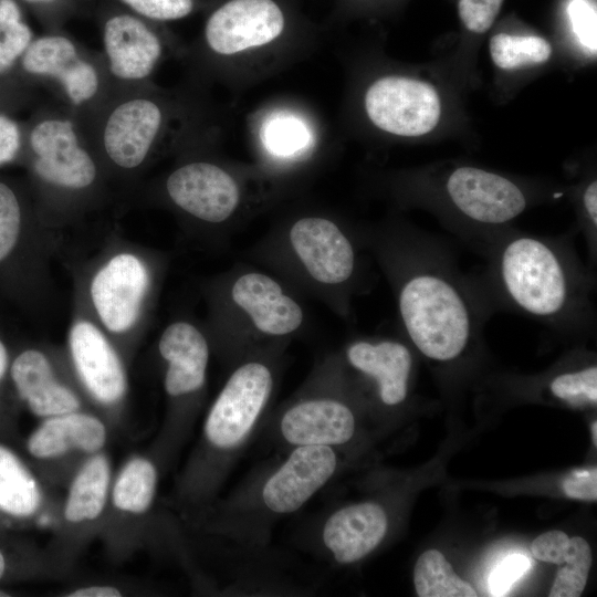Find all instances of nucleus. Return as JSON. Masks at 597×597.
<instances>
[{
  "mask_svg": "<svg viewBox=\"0 0 597 597\" xmlns=\"http://www.w3.org/2000/svg\"><path fill=\"white\" fill-rule=\"evenodd\" d=\"M344 363L375 386L383 405L406 400L413 365L407 344L394 338L355 339L345 348Z\"/></svg>",
  "mask_w": 597,
  "mask_h": 597,
  "instance_id": "nucleus-18",
  "label": "nucleus"
},
{
  "mask_svg": "<svg viewBox=\"0 0 597 597\" xmlns=\"http://www.w3.org/2000/svg\"><path fill=\"white\" fill-rule=\"evenodd\" d=\"M503 0H459V17L472 32L483 33L493 24Z\"/></svg>",
  "mask_w": 597,
  "mask_h": 597,
  "instance_id": "nucleus-34",
  "label": "nucleus"
},
{
  "mask_svg": "<svg viewBox=\"0 0 597 597\" xmlns=\"http://www.w3.org/2000/svg\"><path fill=\"white\" fill-rule=\"evenodd\" d=\"M9 377L18 397L40 417L77 411V392L57 374L50 353L39 346L21 348L12 358Z\"/></svg>",
  "mask_w": 597,
  "mask_h": 597,
  "instance_id": "nucleus-17",
  "label": "nucleus"
},
{
  "mask_svg": "<svg viewBox=\"0 0 597 597\" xmlns=\"http://www.w3.org/2000/svg\"><path fill=\"white\" fill-rule=\"evenodd\" d=\"M20 148V132L15 123L0 115V166L12 161Z\"/></svg>",
  "mask_w": 597,
  "mask_h": 597,
  "instance_id": "nucleus-39",
  "label": "nucleus"
},
{
  "mask_svg": "<svg viewBox=\"0 0 597 597\" xmlns=\"http://www.w3.org/2000/svg\"><path fill=\"white\" fill-rule=\"evenodd\" d=\"M21 21V11L14 0H0V25Z\"/></svg>",
  "mask_w": 597,
  "mask_h": 597,
  "instance_id": "nucleus-41",
  "label": "nucleus"
},
{
  "mask_svg": "<svg viewBox=\"0 0 597 597\" xmlns=\"http://www.w3.org/2000/svg\"><path fill=\"white\" fill-rule=\"evenodd\" d=\"M31 38L30 28L22 21L0 25V74L24 53Z\"/></svg>",
  "mask_w": 597,
  "mask_h": 597,
  "instance_id": "nucleus-33",
  "label": "nucleus"
},
{
  "mask_svg": "<svg viewBox=\"0 0 597 597\" xmlns=\"http://www.w3.org/2000/svg\"><path fill=\"white\" fill-rule=\"evenodd\" d=\"M67 265L73 295L116 345L137 342L153 317L166 269L164 255L108 234L93 256Z\"/></svg>",
  "mask_w": 597,
  "mask_h": 597,
  "instance_id": "nucleus-3",
  "label": "nucleus"
},
{
  "mask_svg": "<svg viewBox=\"0 0 597 597\" xmlns=\"http://www.w3.org/2000/svg\"><path fill=\"white\" fill-rule=\"evenodd\" d=\"M166 193L179 210L208 226L230 219L240 203V188L230 172L211 163L193 161L166 179Z\"/></svg>",
  "mask_w": 597,
  "mask_h": 597,
  "instance_id": "nucleus-14",
  "label": "nucleus"
},
{
  "mask_svg": "<svg viewBox=\"0 0 597 597\" xmlns=\"http://www.w3.org/2000/svg\"><path fill=\"white\" fill-rule=\"evenodd\" d=\"M569 547V537L562 531H549L537 536L532 545L531 551L535 558L562 565L567 556Z\"/></svg>",
  "mask_w": 597,
  "mask_h": 597,
  "instance_id": "nucleus-37",
  "label": "nucleus"
},
{
  "mask_svg": "<svg viewBox=\"0 0 597 597\" xmlns=\"http://www.w3.org/2000/svg\"><path fill=\"white\" fill-rule=\"evenodd\" d=\"M475 251L485 261L478 279L494 312L509 311L566 334L596 327V279L573 234L537 235L509 227Z\"/></svg>",
  "mask_w": 597,
  "mask_h": 597,
  "instance_id": "nucleus-2",
  "label": "nucleus"
},
{
  "mask_svg": "<svg viewBox=\"0 0 597 597\" xmlns=\"http://www.w3.org/2000/svg\"><path fill=\"white\" fill-rule=\"evenodd\" d=\"M391 285L400 325L426 358L449 364L478 345L494 313L441 238L411 228L360 234Z\"/></svg>",
  "mask_w": 597,
  "mask_h": 597,
  "instance_id": "nucleus-1",
  "label": "nucleus"
},
{
  "mask_svg": "<svg viewBox=\"0 0 597 597\" xmlns=\"http://www.w3.org/2000/svg\"><path fill=\"white\" fill-rule=\"evenodd\" d=\"M210 337L193 321L177 317L161 331L157 349L166 364L164 388L171 399L192 398L205 388Z\"/></svg>",
  "mask_w": 597,
  "mask_h": 597,
  "instance_id": "nucleus-16",
  "label": "nucleus"
},
{
  "mask_svg": "<svg viewBox=\"0 0 597 597\" xmlns=\"http://www.w3.org/2000/svg\"><path fill=\"white\" fill-rule=\"evenodd\" d=\"M526 556L514 554L504 558L489 577V589L492 596H504L519 579L530 569Z\"/></svg>",
  "mask_w": 597,
  "mask_h": 597,
  "instance_id": "nucleus-35",
  "label": "nucleus"
},
{
  "mask_svg": "<svg viewBox=\"0 0 597 597\" xmlns=\"http://www.w3.org/2000/svg\"><path fill=\"white\" fill-rule=\"evenodd\" d=\"M564 493L572 499L597 500V471L595 468L575 470L563 481Z\"/></svg>",
  "mask_w": 597,
  "mask_h": 597,
  "instance_id": "nucleus-38",
  "label": "nucleus"
},
{
  "mask_svg": "<svg viewBox=\"0 0 597 597\" xmlns=\"http://www.w3.org/2000/svg\"><path fill=\"white\" fill-rule=\"evenodd\" d=\"M341 363L326 360L280 411L276 431L290 448L341 447L356 431V416L343 395Z\"/></svg>",
  "mask_w": 597,
  "mask_h": 597,
  "instance_id": "nucleus-8",
  "label": "nucleus"
},
{
  "mask_svg": "<svg viewBox=\"0 0 597 597\" xmlns=\"http://www.w3.org/2000/svg\"><path fill=\"white\" fill-rule=\"evenodd\" d=\"M443 192L457 213L455 235L474 250L509 228L528 203L525 191L513 180L471 166L453 169Z\"/></svg>",
  "mask_w": 597,
  "mask_h": 597,
  "instance_id": "nucleus-9",
  "label": "nucleus"
},
{
  "mask_svg": "<svg viewBox=\"0 0 597 597\" xmlns=\"http://www.w3.org/2000/svg\"><path fill=\"white\" fill-rule=\"evenodd\" d=\"M0 596H1V597H2V596H9V594H6L4 591H1V590H0Z\"/></svg>",
  "mask_w": 597,
  "mask_h": 597,
  "instance_id": "nucleus-46",
  "label": "nucleus"
},
{
  "mask_svg": "<svg viewBox=\"0 0 597 597\" xmlns=\"http://www.w3.org/2000/svg\"><path fill=\"white\" fill-rule=\"evenodd\" d=\"M490 53L499 67L516 70L546 62L552 48L545 39L537 35L498 33L490 41Z\"/></svg>",
  "mask_w": 597,
  "mask_h": 597,
  "instance_id": "nucleus-29",
  "label": "nucleus"
},
{
  "mask_svg": "<svg viewBox=\"0 0 597 597\" xmlns=\"http://www.w3.org/2000/svg\"><path fill=\"white\" fill-rule=\"evenodd\" d=\"M138 13L156 20L181 19L193 10V0H123Z\"/></svg>",
  "mask_w": 597,
  "mask_h": 597,
  "instance_id": "nucleus-36",
  "label": "nucleus"
},
{
  "mask_svg": "<svg viewBox=\"0 0 597 597\" xmlns=\"http://www.w3.org/2000/svg\"><path fill=\"white\" fill-rule=\"evenodd\" d=\"M336 450L326 446L292 447L264 475L234 492L228 504V531L235 541L263 543L272 522L298 511L334 476Z\"/></svg>",
  "mask_w": 597,
  "mask_h": 597,
  "instance_id": "nucleus-4",
  "label": "nucleus"
},
{
  "mask_svg": "<svg viewBox=\"0 0 597 597\" xmlns=\"http://www.w3.org/2000/svg\"><path fill=\"white\" fill-rule=\"evenodd\" d=\"M104 44L112 73L123 80L146 77L161 54L158 38L140 20L127 14L106 22Z\"/></svg>",
  "mask_w": 597,
  "mask_h": 597,
  "instance_id": "nucleus-22",
  "label": "nucleus"
},
{
  "mask_svg": "<svg viewBox=\"0 0 597 597\" xmlns=\"http://www.w3.org/2000/svg\"><path fill=\"white\" fill-rule=\"evenodd\" d=\"M210 331L226 339L235 328L240 357L252 353V345L281 343L303 325L301 304L273 276L245 271L213 282L207 289ZM269 349V348H268Z\"/></svg>",
  "mask_w": 597,
  "mask_h": 597,
  "instance_id": "nucleus-5",
  "label": "nucleus"
},
{
  "mask_svg": "<svg viewBox=\"0 0 597 597\" xmlns=\"http://www.w3.org/2000/svg\"><path fill=\"white\" fill-rule=\"evenodd\" d=\"M105 439V427L96 417L72 411L49 417L29 438L28 449L35 458H52L74 449L95 452Z\"/></svg>",
  "mask_w": 597,
  "mask_h": 597,
  "instance_id": "nucleus-23",
  "label": "nucleus"
},
{
  "mask_svg": "<svg viewBox=\"0 0 597 597\" xmlns=\"http://www.w3.org/2000/svg\"><path fill=\"white\" fill-rule=\"evenodd\" d=\"M388 516L376 502H360L337 509L321 526L323 548L342 565L353 564L371 553L384 540Z\"/></svg>",
  "mask_w": 597,
  "mask_h": 597,
  "instance_id": "nucleus-19",
  "label": "nucleus"
},
{
  "mask_svg": "<svg viewBox=\"0 0 597 597\" xmlns=\"http://www.w3.org/2000/svg\"><path fill=\"white\" fill-rule=\"evenodd\" d=\"M286 14L276 0H227L209 17L205 35L217 53L232 55L282 35Z\"/></svg>",
  "mask_w": 597,
  "mask_h": 597,
  "instance_id": "nucleus-15",
  "label": "nucleus"
},
{
  "mask_svg": "<svg viewBox=\"0 0 597 597\" xmlns=\"http://www.w3.org/2000/svg\"><path fill=\"white\" fill-rule=\"evenodd\" d=\"M260 137L264 148L280 158L298 155L307 149L313 140L307 122L286 111L270 114L262 123Z\"/></svg>",
  "mask_w": 597,
  "mask_h": 597,
  "instance_id": "nucleus-27",
  "label": "nucleus"
},
{
  "mask_svg": "<svg viewBox=\"0 0 597 597\" xmlns=\"http://www.w3.org/2000/svg\"><path fill=\"white\" fill-rule=\"evenodd\" d=\"M27 2H31V3H42V2H49V1H52V0H24Z\"/></svg>",
  "mask_w": 597,
  "mask_h": 597,
  "instance_id": "nucleus-45",
  "label": "nucleus"
},
{
  "mask_svg": "<svg viewBox=\"0 0 597 597\" xmlns=\"http://www.w3.org/2000/svg\"><path fill=\"white\" fill-rule=\"evenodd\" d=\"M276 366L271 349L242 357L212 402L203 426V438L223 465L237 460L253 436L272 399Z\"/></svg>",
  "mask_w": 597,
  "mask_h": 597,
  "instance_id": "nucleus-7",
  "label": "nucleus"
},
{
  "mask_svg": "<svg viewBox=\"0 0 597 597\" xmlns=\"http://www.w3.org/2000/svg\"><path fill=\"white\" fill-rule=\"evenodd\" d=\"M551 392L555 398L573 407L596 405V365L557 374L551 381Z\"/></svg>",
  "mask_w": 597,
  "mask_h": 597,
  "instance_id": "nucleus-31",
  "label": "nucleus"
},
{
  "mask_svg": "<svg viewBox=\"0 0 597 597\" xmlns=\"http://www.w3.org/2000/svg\"><path fill=\"white\" fill-rule=\"evenodd\" d=\"M161 124L159 107L148 100H132L117 106L105 126L104 148L122 170H134L146 159Z\"/></svg>",
  "mask_w": 597,
  "mask_h": 597,
  "instance_id": "nucleus-20",
  "label": "nucleus"
},
{
  "mask_svg": "<svg viewBox=\"0 0 597 597\" xmlns=\"http://www.w3.org/2000/svg\"><path fill=\"white\" fill-rule=\"evenodd\" d=\"M413 583L420 597H475L472 586L462 580L437 549L426 551L418 558Z\"/></svg>",
  "mask_w": 597,
  "mask_h": 597,
  "instance_id": "nucleus-26",
  "label": "nucleus"
},
{
  "mask_svg": "<svg viewBox=\"0 0 597 597\" xmlns=\"http://www.w3.org/2000/svg\"><path fill=\"white\" fill-rule=\"evenodd\" d=\"M591 549L582 537L569 538L564 565L556 574L551 597H578L582 595L591 566Z\"/></svg>",
  "mask_w": 597,
  "mask_h": 597,
  "instance_id": "nucleus-30",
  "label": "nucleus"
},
{
  "mask_svg": "<svg viewBox=\"0 0 597 597\" xmlns=\"http://www.w3.org/2000/svg\"><path fill=\"white\" fill-rule=\"evenodd\" d=\"M591 438H593L594 444L596 446L597 444V422L596 421L591 423Z\"/></svg>",
  "mask_w": 597,
  "mask_h": 597,
  "instance_id": "nucleus-43",
  "label": "nucleus"
},
{
  "mask_svg": "<svg viewBox=\"0 0 597 597\" xmlns=\"http://www.w3.org/2000/svg\"><path fill=\"white\" fill-rule=\"evenodd\" d=\"M22 65L29 73L56 77L74 104L90 100L98 87L94 67L78 57L73 43L64 36L50 35L31 42Z\"/></svg>",
  "mask_w": 597,
  "mask_h": 597,
  "instance_id": "nucleus-21",
  "label": "nucleus"
},
{
  "mask_svg": "<svg viewBox=\"0 0 597 597\" xmlns=\"http://www.w3.org/2000/svg\"><path fill=\"white\" fill-rule=\"evenodd\" d=\"M40 501L32 474L11 450L0 446V509L14 516H29Z\"/></svg>",
  "mask_w": 597,
  "mask_h": 597,
  "instance_id": "nucleus-25",
  "label": "nucleus"
},
{
  "mask_svg": "<svg viewBox=\"0 0 597 597\" xmlns=\"http://www.w3.org/2000/svg\"><path fill=\"white\" fill-rule=\"evenodd\" d=\"M10 363L11 353L9 350L6 337L0 331V385L3 383L7 375H9Z\"/></svg>",
  "mask_w": 597,
  "mask_h": 597,
  "instance_id": "nucleus-42",
  "label": "nucleus"
},
{
  "mask_svg": "<svg viewBox=\"0 0 597 597\" xmlns=\"http://www.w3.org/2000/svg\"><path fill=\"white\" fill-rule=\"evenodd\" d=\"M61 247L59 230L43 214L30 212L19 192L0 180V294L29 313L44 307L52 260Z\"/></svg>",
  "mask_w": 597,
  "mask_h": 597,
  "instance_id": "nucleus-6",
  "label": "nucleus"
},
{
  "mask_svg": "<svg viewBox=\"0 0 597 597\" xmlns=\"http://www.w3.org/2000/svg\"><path fill=\"white\" fill-rule=\"evenodd\" d=\"M70 597H118V589L111 586H91L77 589L69 595Z\"/></svg>",
  "mask_w": 597,
  "mask_h": 597,
  "instance_id": "nucleus-40",
  "label": "nucleus"
},
{
  "mask_svg": "<svg viewBox=\"0 0 597 597\" xmlns=\"http://www.w3.org/2000/svg\"><path fill=\"white\" fill-rule=\"evenodd\" d=\"M365 108L375 126L408 137L431 132L441 115L439 95L430 84L400 76H386L371 84Z\"/></svg>",
  "mask_w": 597,
  "mask_h": 597,
  "instance_id": "nucleus-13",
  "label": "nucleus"
},
{
  "mask_svg": "<svg viewBox=\"0 0 597 597\" xmlns=\"http://www.w3.org/2000/svg\"><path fill=\"white\" fill-rule=\"evenodd\" d=\"M4 567H6L4 558H3L2 554L0 553V578L3 575Z\"/></svg>",
  "mask_w": 597,
  "mask_h": 597,
  "instance_id": "nucleus-44",
  "label": "nucleus"
},
{
  "mask_svg": "<svg viewBox=\"0 0 597 597\" xmlns=\"http://www.w3.org/2000/svg\"><path fill=\"white\" fill-rule=\"evenodd\" d=\"M567 14L574 34L591 54L597 50V12L590 0H570Z\"/></svg>",
  "mask_w": 597,
  "mask_h": 597,
  "instance_id": "nucleus-32",
  "label": "nucleus"
},
{
  "mask_svg": "<svg viewBox=\"0 0 597 597\" xmlns=\"http://www.w3.org/2000/svg\"><path fill=\"white\" fill-rule=\"evenodd\" d=\"M157 484V472L153 463L143 458L129 461L118 475L113 490L117 509L143 513L150 506Z\"/></svg>",
  "mask_w": 597,
  "mask_h": 597,
  "instance_id": "nucleus-28",
  "label": "nucleus"
},
{
  "mask_svg": "<svg viewBox=\"0 0 597 597\" xmlns=\"http://www.w3.org/2000/svg\"><path fill=\"white\" fill-rule=\"evenodd\" d=\"M66 342L74 374L88 395L105 406L122 401L128 384L121 349L75 295Z\"/></svg>",
  "mask_w": 597,
  "mask_h": 597,
  "instance_id": "nucleus-11",
  "label": "nucleus"
},
{
  "mask_svg": "<svg viewBox=\"0 0 597 597\" xmlns=\"http://www.w3.org/2000/svg\"><path fill=\"white\" fill-rule=\"evenodd\" d=\"M30 145L34 154L32 171L48 189L77 195L94 187L98 176L96 164L80 147L71 122H41L31 133Z\"/></svg>",
  "mask_w": 597,
  "mask_h": 597,
  "instance_id": "nucleus-12",
  "label": "nucleus"
},
{
  "mask_svg": "<svg viewBox=\"0 0 597 597\" xmlns=\"http://www.w3.org/2000/svg\"><path fill=\"white\" fill-rule=\"evenodd\" d=\"M109 483L107 459L97 454L78 471L70 489L64 515L70 522L96 519L103 511Z\"/></svg>",
  "mask_w": 597,
  "mask_h": 597,
  "instance_id": "nucleus-24",
  "label": "nucleus"
},
{
  "mask_svg": "<svg viewBox=\"0 0 597 597\" xmlns=\"http://www.w3.org/2000/svg\"><path fill=\"white\" fill-rule=\"evenodd\" d=\"M285 244L303 277L335 296L346 314L359 268L352 235L328 218L307 216L292 223Z\"/></svg>",
  "mask_w": 597,
  "mask_h": 597,
  "instance_id": "nucleus-10",
  "label": "nucleus"
}]
</instances>
